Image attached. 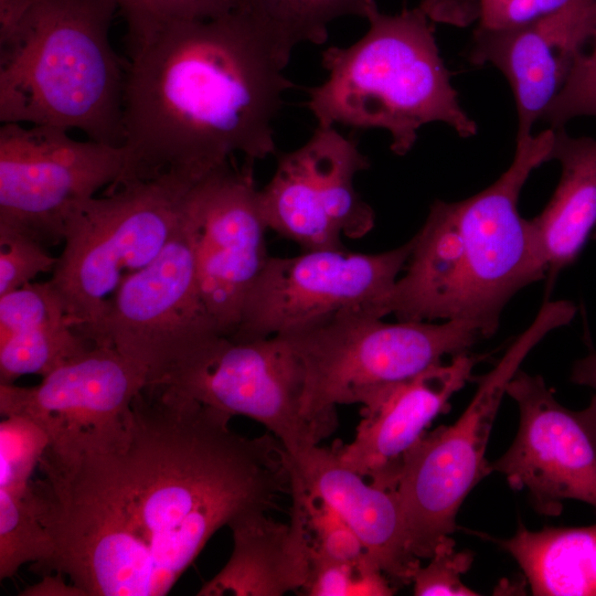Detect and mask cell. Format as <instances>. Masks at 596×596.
I'll use <instances>...</instances> for the list:
<instances>
[{
	"instance_id": "5b68a950",
	"label": "cell",
	"mask_w": 596,
	"mask_h": 596,
	"mask_svg": "<svg viewBox=\"0 0 596 596\" xmlns=\"http://www.w3.org/2000/svg\"><path fill=\"white\" fill-rule=\"evenodd\" d=\"M364 19L369 28L356 42L322 52L328 76L307 88L306 102L317 125L386 130L396 156H405L429 123H444L462 138L475 136L477 124L451 85L435 22L419 7L383 13L375 0Z\"/></svg>"
},
{
	"instance_id": "ffe728a7",
	"label": "cell",
	"mask_w": 596,
	"mask_h": 596,
	"mask_svg": "<svg viewBox=\"0 0 596 596\" xmlns=\"http://www.w3.org/2000/svg\"><path fill=\"white\" fill-rule=\"evenodd\" d=\"M290 497L288 523L254 511L228 525L232 554L198 595L280 596L301 589L309 573L311 543L301 502Z\"/></svg>"
},
{
	"instance_id": "cb8c5ba5",
	"label": "cell",
	"mask_w": 596,
	"mask_h": 596,
	"mask_svg": "<svg viewBox=\"0 0 596 596\" xmlns=\"http://www.w3.org/2000/svg\"><path fill=\"white\" fill-rule=\"evenodd\" d=\"M93 345L68 321L0 340V384H13L26 374L45 376Z\"/></svg>"
},
{
	"instance_id": "f546056e",
	"label": "cell",
	"mask_w": 596,
	"mask_h": 596,
	"mask_svg": "<svg viewBox=\"0 0 596 596\" xmlns=\"http://www.w3.org/2000/svg\"><path fill=\"white\" fill-rule=\"evenodd\" d=\"M588 40L593 41L589 53L579 52L566 81L543 117L551 128H561L578 116L596 117V0L586 20Z\"/></svg>"
},
{
	"instance_id": "836d02e7",
	"label": "cell",
	"mask_w": 596,
	"mask_h": 596,
	"mask_svg": "<svg viewBox=\"0 0 596 596\" xmlns=\"http://www.w3.org/2000/svg\"><path fill=\"white\" fill-rule=\"evenodd\" d=\"M571 0H481L478 26L505 30L521 26L549 15Z\"/></svg>"
},
{
	"instance_id": "ba28073f",
	"label": "cell",
	"mask_w": 596,
	"mask_h": 596,
	"mask_svg": "<svg viewBox=\"0 0 596 596\" xmlns=\"http://www.w3.org/2000/svg\"><path fill=\"white\" fill-rule=\"evenodd\" d=\"M284 337L302 369V413L334 428L336 407L371 387L413 377L485 339L462 320L385 322L348 311Z\"/></svg>"
},
{
	"instance_id": "1f68e13d",
	"label": "cell",
	"mask_w": 596,
	"mask_h": 596,
	"mask_svg": "<svg viewBox=\"0 0 596 596\" xmlns=\"http://www.w3.org/2000/svg\"><path fill=\"white\" fill-rule=\"evenodd\" d=\"M57 257L46 246L14 228L0 225V296L53 272Z\"/></svg>"
},
{
	"instance_id": "603a6c76",
	"label": "cell",
	"mask_w": 596,
	"mask_h": 596,
	"mask_svg": "<svg viewBox=\"0 0 596 596\" xmlns=\"http://www.w3.org/2000/svg\"><path fill=\"white\" fill-rule=\"evenodd\" d=\"M371 0H244V10L255 23L276 61L285 68L300 43L327 42L329 24L342 17L365 18Z\"/></svg>"
},
{
	"instance_id": "d6a6232c",
	"label": "cell",
	"mask_w": 596,
	"mask_h": 596,
	"mask_svg": "<svg viewBox=\"0 0 596 596\" xmlns=\"http://www.w3.org/2000/svg\"><path fill=\"white\" fill-rule=\"evenodd\" d=\"M473 553L469 550L456 551L455 541L443 539L434 550L430 562L418 566L412 583L416 596H476L479 593L466 586L461 576L471 566Z\"/></svg>"
},
{
	"instance_id": "e575fe53",
	"label": "cell",
	"mask_w": 596,
	"mask_h": 596,
	"mask_svg": "<svg viewBox=\"0 0 596 596\" xmlns=\"http://www.w3.org/2000/svg\"><path fill=\"white\" fill-rule=\"evenodd\" d=\"M481 0H422L419 8L436 22L468 26L478 21Z\"/></svg>"
},
{
	"instance_id": "30bf717a",
	"label": "cell",
	"mask_w": 596,
	"mask_h": 596,
	"mask_svg": "<svg viewBox=\"0 0 596 596\" xmlns=\"http://www.w3.org/2000/svg\"><path fill=\"white\" fill-rule=\"evenodd\" d=\"M219 336L200 294L185 205L177 233L149 265L121 284L89 340L115 348L140 366L148 384Z\"/></svg>"
},
{
	"instance_id": "4316f807",
	"label": "cell",
	"mask_w": 596,
	"mask_h": 596,
	"mask_svg": "<svg viewBox=\"0 0 596 596\" xmlns=\"http://www.w3.org/2000/svg\"><path fill=\"white\" fill-rule=\"evenodd\" d=\"M300 592L307 596H389L395 588L371 557L338 562L311 549L308 577Z\"/></svg>"
},
{
	"instance_id": "52a82bcc",
	"label": "cell",
	"mask_w": 596,
	"mask_h": 596,
	"mask_svg": "<svg viewBox=\"0 0 596 596\" xmlns=\"http://www.w3.org/2000/svg\"><path fill=\"white\" fill-rule=\"evenodd\" d=\"M577 307L545 301L530 326L512 342L459 418L425 433L405 456L395 487L412 553L430 558L456 529L457 513L470 491L490 475L486 450L507 386L531 350L551 331L568 324Z\"/></svg>"
},
{
	"instance_id": "e0dca14e",
	"label": "cell",
	"mask_w": 596,
	"mask_h": 596,
	"mask_svg": "<svg viewBox=\"0 0 596 596\" xmlns=\"http://www.w3.org/2000/svg\"><path fill=\"white\" fill-rule=\"evenodd\" d=\"M480 356L468 351L419 374L363 391L361 421L350 444L336 447L341 461L370 482L395 490L403 461L450 397L472 377Z\"/></svg>"
},
{
	"instance_id": "6da1fadb",
	"label": "cell",
	"mask_w": 596,
	"mask_h": 596,
	"mask_svg": "<svg viewBox=\"0 0 596 596\" xmlns=\"http://www.w3.org/2000/svg\"><path fill=\"white\" fill-rule=\"evenodd\" d=\"M231 418L148 383L105 444L45 453L31 488L54 551L33 571L66 574L85 596L167 595L217 530L290 496L284 445Z\"/></svg>"
},
{
	"instance_id": "74e56055",
	"label": "cell",
	"mask_w": 596,
	"mask_h": 596,
	"mask_svg": "<svg viewBox=\"0 0 596 596\" xmlns=\"http://www.w3.org/2000/svg\"><path fill=\"white\" fill-rule=\"evenodd\" d=\"M593 236H594V238L596 240V227H595V230H594V232H593Z\"/></svg>"
},
{
	"instance_id": "7402d4cb",
	"label": "cell",
	"mask_w": 596,
	"mask_h": 596,
	"mask_svg": "<svg viewBox=\"0 0 596 596\" xmlns=\"http://www.w3.org/2000/svg\"><path fill=\"white\" fill-rule=\"evenodd\" d=\"M519 564L532 595L596 596V522L578 528L528 530L493 540Z\"/></svg>"
},
{
	"instance_id": "2e32d148",
	"label": "cell",
	"mask_w": 596,
	"mask_h": 596,
	"mask_svg": "<svg viewBox=\"0 0 596 596\" xmlns=\"http://www.w3.org/2000/svg\"><path fill=\"white\" fill-rule=\"evenodd\" d=\"M146 384L140 366L113 347L94 344L35 386L0 384V413L34 421L50 437L45 453L67 457L115 436Z\"/></svg>"
},
{
	"instance_id": "484cf974",
	"label": "cell",
	"mask_w": 596,
	"mask_h": 596,
	"mask_svg": "<svg viewBox=\"0 0 596 596\" xmlns=\"http://www.w3.org/2000/svg\"><path fill=\"white\" fill-rule=\"evenodd\" d=\"M126 25L129 53L179 22L207 20L237 10L244 0H115Z\"/></svg>"
},
{
	"instance_id": "d590c367",
	"label": "cell",
	"mask_w": 596,
	"mask_h": 596,
	"mask_svg": "<svg viewBox=\"0 0 596 596\" xmlns=\"http://www.w3.org/2000/svg\"><path fill=\"white\" fill-rule=\"evenodd\" d=\"M20 595H57V596H85L84 593L72 584H66L63 579V574L43 575V579L38 584L28 587Z\"/></svg>"
},
{
	"instance_id": "7c38bea8",
	"label": "cell",
	"mask_w": 596,
	"mask_h": 596,
	"mask_svg": "<svg viewBox=\"0 0 596 596\" xmlns=\"http://www.w3.org/2000/svg\"><path fill=\"white\" fill-rule=\"evenodd\" d=\"M68 131L18 123L0 127V225L46 247L63 242L71 207L115 184L125 166L123 146L77 140Z\"/></svg>"
},
{
	"instance_id": "9c48e42d",
	"label": "cell",
	"mask_w": 596,
	"mask_h": 596,
	"mask_svg": "<svg viewBox=\"0 0 596 596\" xmlns=\"http://www.w3.org/2000/svg\"><path fill=\"white\" fill-rule=\"evenodd\" d=\"M411 240L383 253L345 247L269 256L228 337L248 341L286 336L348 311L383 318V304L405 268Z\"/></svg>"
},
{
	"instance_id": "8d00e7d4",
	"label": "cell",
	"mask_w": 596,
	"mask_h": 596,
	"mask_svg": "<svg viewBox=\"0 0 596 596\" xmlns=\"http://www.w3.org/2000/svg\"><path fill=\"white\" fill-rule=\"evenodd\" d=\"M571 381L596 390V352H592L574 363Z\"/></svg>"
},
{
	"instance_id": "7a4b0ae2",
	"label": "cell",
	"mask_w": 596,
	"mask_h": 596,
	"mask_svg": "<svg viewBox=\"0 0 596 596\" xmlns=\"http://www.w3.org/2000/svg\"><path fill=\"white\" fill-rule=\"evenodd\" d=\"M129 54L125 166L109 188L166 173L198 181L235 155L276 153L273 123L296 85L244 10L174 23Z\"/></svg>"
},
{
	"instance_id": "ac0fdd59",
	"label": "cell",
	"mask_w": 596,
	"mask_h": 596,
	"mask_svg": "<svg viewBox=\"0 0 596 596\" xmlns=\"http://www.w3.org/2000/svg\"><path fill=\"white\" fill-rule=\"evenodd\" d=\"M594 0H571L531 23L505 30L477 26L468 60L491 64L508 79L518 111V135H532L563 87L576 55L588 41L586 20Z\"/></svg>"
},
{
	"instance_id": "9a60e30c",
	"label": "cell",
	"mask_w": 596,
	"mask_h": 596,
	"mask_svg": "<svg viewBox=\"0 0 596 596\" xmlns=\"http://www.w3.org/2000/svg\"><path fill=\"white\" fill-rule=\"evenodd\" d=\"M519 408V428L491 471L513 490H526L534 510L558 515L564 500L596 509V394L582 411L555 398L540 375L518 371L507 386Z\"/></svg>"
},
{
	"instance_id": "d4e9b609",
	"label": "cell",
	"mask_w": 596,
	"mask_h": 596,
	"mask_svg": "<svg viewBox=\"0 0 596 596\" xmlns=\"http://www.w3.org/2000/svg\"><path fill=\"white\" fill-rule=\"evenodd\" d=\"M53 551L31 485L23 492L0 489V578L12 577L30 562L32 570L43 565Z\"/></svg>"
},
{
	"instance_id": "d6986e66",
	"label": "cell",
	"mask_w": 596,
	"mask_h": 596,
	"mask_svg": "<svg viewBox=\"0 0 596 596\" xmlns=\"http://www.w3.org/2000/svg\"><path fill=\"white\" fill-rule=\"evenodd\" d=\"M290 472L337 510L392 583H412L421 560L411 551L395 490L368 483L341 461L336 447L317 445L290 457Z\"/></svg>"
},
{
	"instance_id": "4dcf8cb0",
	"label": "cell",
	"mask_w": 596,
	"mask_h": 596,
	"mask_svg": "<svg viewBox=\"0 0 596 596\" xmlns=\"http://www.w3.org/2000/svg\"><path fill=\"white\" fill-rule=\"evenodd\" d=\"M64 321L71 322L51 280L30 281L0 296V340Z\"/></svg>"
},
{
	"instance_id": "f1b7e54d",
	"label": "cell",
	"mask_w": 596,
	"mask_h": 596,
	"mask_svg": "<svg viewBox=\"0 0 596 596\" xmlns=\"http://www.w3.org/2000/svg\"><path fill=\"white\" fill-rule=\"evenodd\" d=\"M50 447V437L34 421L22 415L0 423V489L23 492Z\"/></svg>"
},
{
	"instance_id": "5bb4252c",
	"label": "cell",
	"mask_w": 596,
	"mask_h": 596,
	"mask_svg": "<svg viewBox=\"0 0 596 596\" xmlns=\"http://www.w3.org/2000/svg\"><path fill=\"white\" fill-rule=\"evenodd\" d=\"M246 160V159H245ZM230 163L194 183L187 201L198 284L219 331L231 337L269 254L254 161Z\"/></svg>"
},
{
	"instance_id": "44dd1931",
	"label": "cell",
	"mask_w": 596,
	"mask_h": 596,
	"mask_svg": "<svg viewBox=\"0 0 596 596\" xmlns=\"http://www.w3.org/2000/svg\"><path fill=\"white\" fill-rule=\"evenodd\" d=\"M553 129L549 159L560 162L561 178L547 205L531 220L545 257L549 290L596 227V139Z\"/></svg>"
},
{
	"instance_id": "83f0119b",
	"label": "cell",
	"mask_w": 596,
	"mask_h": 596,
	"mask_svg": "<svg viewBox=\"0 0 596 596\" xmlns=\"http://www.w3.org/2000/svg\"><path fill=\"white\" fill-rule=\"evenodd\" d=\"M290 496L301 502L312 551L338 562L370 557L359 536L337 510L294 476Z\"/></svg>"
},
{
	"instance_id": "4fadbf2b",
	"label": "cell",
	"mask_w": 596,
	"mask_h": 596,
	"mask_svg": "<svg viewBox=\"0 0 596 596\" xmlns=\"http://www.w3.org/2000/svg\"><path fill=\"white\" fill-rule=\"evenodd\" d=\"M370 164L355 138L317 125L306 143L278 156L272 179L259 189L268 228L301 251L340 248L343 236L363 237L375 214L354 178Z\"/></svg>"
},
{
	"instance_id": "8fae6325",
	"label": "cell",
	"mask_w": 596,
	"mask_h": 596,
	"mask_svg": "<svg viewBox=\"0 0 596 596\" xmlns=\"http://www.w3.org/2000/svg\"><path fill=\"white\" fill-rule=\"evenodd\" d=\"M219 409L264 425L290 457L319 445L333 427L302 413L304 374L281 336L234 341L219 336L158 382Z\"/></svg>"
},
{
	"instance_id": "277c9868",
	"label": "cell",
	"mask_w": 596,
	"mask_h": 596,
	"mask_svg": "<svg viewBox=\"0 0 596 596\" xmlns=\"http://www.w3.org/2000/svg\"><path fill=\"white\" fill-rule=\"evenodd\" d=\"M115 0H0V120L123 146L126 70Z\"/></svg>"
},
{
	"instance_id": "8992f818",
	"label": "cell",
	"mask_w": 596,
	"mask_h": 596,
	"mask_svg": "<svg viewBox=\"0 0 596 596\" xmlns=\"http://www.w3.org/2000/svg\"><path fill=\"white\" fill-rule=\"evenodd\" d=\"M195 182L175 173L129 181L67 212L64 247L50 280L83 338L91 341L121 284L177 233Z\"/></svg>"
},
{
	"instance_id": "3957f363",
	"label": "cell",
	"mask_w": 596,
	"mask_h": 596,
	"mask_svg": "<svg viewBox=\"0 0 596 596\" xmlns=\"http://www.w3.org/2000/svg\"><path fill=\"white\" fill-rule=\"evenodd\" d=\"M554 129L517 138L510 167L491 185L457 202L436 200L411 240L405 273L383 304L397 320H462L485 338L504 306L546 277L545 257L518 201L528 178L550 161Z\"/></svg>"
}]
</instances>
